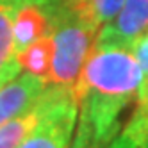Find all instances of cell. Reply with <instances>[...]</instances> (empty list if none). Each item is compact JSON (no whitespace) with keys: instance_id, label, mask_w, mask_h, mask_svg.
<instances>
[{"instance_id":"obj_1","label":"cell","mask_w":148,"mask_h":148,"mask_svg":"<svg viewBox=\"0 0 148 148\" xmlns=\"http://www.w3.org/2000/svg\"><path fill=\"white\" fill-rule=\"evenodd\" d=\"M100 27L89 18L80 14L75 7L62 2L57 20L52 29L54 39V59L48 73V84L73 88L77 84L80 71L88 56L95 47Z\"/></svg>"},{"instance_id":"obj_2","label":"cell","mask_w":148,"mask_h":148,"mask_svg":"<svg viewBox=\"0 0 148 148\" xmlns=\"http://www.w3.org/2000/svg\"><path fill=\"white\" fill-rule=\"evenodd\" d=\"M143 79V68L132 50L93 47L73 91H95L134 100Z\"/></svg>"},{"instance_id":"obj_3","label":"cell","mask_w":148,"mask_h":148,"mask_svg":"<svg viewBox=\"0 0 148 148\" xmlns=\"http://www.w3.org/2000/svg\"><path fill=\"white\" fill-rule=\"evenodd\" d=\"M79 118L73 88L48 84L41 95V116L18 148H70Z\"/></svg>"},{"instance_id":"obj_4","label":"cell","mask_w":148,"mask_h":148,"mask_svg":"<svg viewBox=\"0 0 148 148\" xmlns=\"http://www.w3.org/2000/svg\"><path fill=\"white\" fill-rule=\"evenodd\" d=\"M145 34H148V0H125L121 11L98 30L95 47L132 50Z\"/></svg>"},{"instance_id":"obj_5","label":"cell","mask_w":148,"mask_h":148,"mask_svg":"<svg viewBox=\"0 0 148 148\" xmlns=\"http://www.w3.org/2000/svg\"><path fill=\"white\" fill-rule=\"evenodd\" d=\"M48 84L32 73H22L0 88V127L30 109Z\"/></svg>"},{"instance_id":"obj_6","label":"cell","mask_w":148,"mask_h":148,"mask_svg":"<svg viewBox=\"0 0 148 148\" xmlns=\"http://www.w3.org/2000/svg\"><path fill=\"white\" fill-rule=\"evenodd\" d=\"M27 0H0V84L13 80L20 75L22 66L13 43V22Z\"/></svg>"},{"instance_id":"obj_7","label":"cell","mask_w":148,"mask_h":148,"mask_svg":"<svg viewBox=\"0 0 148 148\" xmlns=\"http://www.w3.org/2000/svg\"><path fill=\"white\" fill-rule=\"evenodd\" d=\"M52 59H54V39H52V34L39 38L38 41L30 43L23 52L18 54V62L22 66V70H25L27 73H32L36 77H41L45 82L48 80Z\"/></svg>"},{"instance_id":"obj_8","label":"cell","mask_w":148,"mask_h":148,"mask_svg":"<svg viewBox=\"0 0 148 148\" xmlns=\"http://www.w3.org/2000/svg\"><path fill=\"white\" fill-rule=\"evenodd\" d=\"M41 116V97L30 109L0 127V148H18Z\"/></svg>"},{"instance_id":"obj_9","label":"cell","mask_w":148,"mask_h":148,"mask_svg":"<svg viewBox=\"0 0 148 148\" xmlns=\"http://www.w3.org/2000/svg\"><path fill=\"white\" fill-rule=\"evenodd\" d=\"M109 148H148V107L137 103L130 120Z\"/></svg>"},{"instance_id":"obj_10","label":"cell","mask_w":148,"mask_h":148,"mask_svg":"<svg viewBox=\"0 0 148 148\" xmlns=\"http://www.w3.org/2000/svg\"><path fill=\"white\" fill-rule=\"evenodd\" d=\"M68 4L95 25L103 27L121 11L125 0H68Z\"/></svg>"},{"instance_id":"obj_11","label":"cell","mask_w":148,"mask_h":148,"mask_svg":"<svg viewBox=\"0 0 148 148\" xmlns=\"http://www.w3.org/2000/svg\"><path fill=\"white\" fill-rule=\"evenodd\" d=\"M132 52H134V56H136L137 62L141 64L143 71L148 75V34H145V36L134 45Z\"/></svg>"},{"instance_id":"obj_12","label":"cell","mask_w":148,"mask_h":148,"mask_svg":"<svg viewBox=\"0 0 148 148\" xmlns=\"http://www.w3.org/2000/svg\"><path fill=\"white\" fill-rule=\"evenodd\" d=\"M137 103H143L148 107V75L143 79L141 86H139V91H137Z\"/></svg>"},{"instance_id":"obj_13","label":"cell","mask_w":148,"mask_h":148,"mask_svg":"<svg viewBox=\"0 0 148 148\" xmlns=\"http://www.w3.org/2000/svg\"><path fill=\"white\" fill-rule=\"evenodd\" d=\"M0 88H2V84H0Z\"/></svg>"}]
</instances>
